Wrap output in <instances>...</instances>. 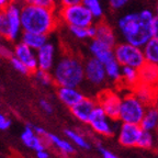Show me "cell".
Listing matches in <instances>:
<instances>
[{"label": "cell", "mask_w": 158, "mask_h": 158, "mask_svg": "<svg viewBox=\"0 0 158 158\" xmlns=\"http://www.w3.org/2000/svg\"><path fill=\"white\" fill-rule=\"evenodd\" d=\"M155 12L151 9H142L137 12H127L116 20V34L122 42L143 47L152 39V21Z\"/></svg>", "instance_id": "cell-1"}, {"label": "cell", "mask_w": 158, "mask_h": 158, "mask_svg": "<svg viewBox=\"0 0 158 158\" xmlns=\"http://www.w3.org/2000/svg\"><path fill=\"white\" fill-rule=\"evenodd\" d=\"M20 17L22 31L40 33L47 36L56 29L59 22L57 9L27 3L21 5Z\"/></svg>", "instance_id": "cell-2"}, {"label": "cell", "mask_w": 158, "mask_h": 158, "mask_svg": "<svg viewBox=\"0 0 158 158\" xmlns=\"http://www.w3.org/2000/svg\"><path fill=\"white\" fill-rule=\"evenodd\" d=\"M54 84L65 87H80L85 81L84 60L74 54H65L52 68Z\"/></svg>", "instance_id": "cell-3"}, {"label": "cell", "mask_w": 158, "mask_h": 158, "mask_svg": "<svg viewBox=\"0 0 158 158\" xmlns=\"http://www.w3.org/2000/svg\"><path fill=\"white\" fill-rule=\"evenodd\" d=\"M57 15L59 21L64 22L67 27L74 25V27H88L89 25L94 23V15L81 2L59 7V9L57 10Z\"/></svg>", "instance_id": "cell-4"}, {"label": "cell", "mask_w": 158, "mask_h": 158, "mask_svg": "<svg viewBox=\"0 0 158 158\" xmlns=\"http://www.w3.org/2000/svg\"><path fill=\"white\" fill-rule=\"evenodd\" d=\"M145 110L146 106L134 96L133 92L126 94L121 99L118 121L121 123L139 124Z\"/></svg>", "instance_id": "cell-5"}, {"label": "cell", "mask_w": 158, "mask_h": 158, "mask_svg": "<svg viewBox=\"0 0 158 158\" xmlns=\"http://www.w3.org/2000/svg\"><path fill=\"white\" fill-rule=\"evenodd\" d=\"M114 58L121 66H131L139 69L145 64L142 47L134 46L126 42H118L113 47Z\"/></svg>", "instance_id": "cell-6"}, {"label": "cell", "mask_w": 158, "mask_h": 158, "mask_svg": "<svg viewBox=\"0 0 158 158\" xmlns=\"http://www.w3.org/2000/svg\"><path fill=\"white\" fill-rule=\"evenodd\" d=\"M118 122V121H113L111 118H109L101 106L97 103L90 115L88 124L97 134L110 137V136H113L118 131V126H116Z\"/></svg>", "instance_id": "cell-7"}, {"label": "cell", "mask_w": 158, "mask_h": 158, "mask_svg": "<svg viewBox=\"0 0 158 158\" xmlns=\"http://www.w3.org/2000/svg\"><path fill=\"white\" fill-rule=\"evenodd\" d=\"M84 74L85 81L94 88H100L108 81L104 65L92 56L84 62Z\"/></svg>", "instance_id": "cell-8"}, {"label": "cell", "mask_w": 158, "mask_h": 158, "mask_svg": "<svg viewBox=\"0 0 158 158\" xmlns=\"http://www.w3.org/2000/svg\"><path fill=\"white\" fill-rule=\"evenodd\" d=\"M122 97L116 91L110 89H103L99 92L97 102L102 108L106 115L113 121H118Z\"/></svg>", "instance_id": "cell-9"}, {"label": "cell", "mask_w": 158, "mask_h": 158, "mask_svg": "<svg viewBox=\"0 0 158 158\" xmlns=\"http://www.w3.org/2000/svg\"><path fill=\"white\" fill-rule=\"evenodd\" d=\"M5 12L7 15L8 23H9V41H15L20 34L22 33V27H21V6L18 2H10L5 8Z\"/></svg>", "instance_id": "cell-10"}, {"label": "cell", "mask_w": 158, "mask_h": 158, "mask_svg": "<svg viewBox=\"0 0 158 158\" xmlns=\"http://www.w3.org/2000/svg\"><path fill=\"white\" fill-rule=\"evenodd\" d=\"M142 128L138 124L121 123L118 127V142L124 147H135Z\"/></svg>", "instance_id": "cell-11"}, {"label": "cell", "mask_w": 158, "mask_h": 158, "mask_svg": "<svg viewBox=\"0 0 158 158\" xmlns=\"http://www.w3.org/2000/svg\"><path fill=\"white\" fill-rule=\"evenodd\" d=\"M36 52L37 68L51 72L55 64V46L53 43L47 41Z\"/></svg>", "instance_id": "cell-12"}, {"label": "cell", "mask_w": 158, "mask_h": 158, "mask_svg": "<svg viewBox=\"0 0 158 158\" xmlns=\"http://www.w3.org/2000/svg\"><path fill=\"white\" fill-rule=\"evenodd\" d=\"M13 56L17 57L19 60L23 63L30 73L32 74L35 69H37V60H36V52L34 49L30 48L22 42H19L15 44L13 48Z\"/></svg>", "instance_id": "cell-13"}, {"label": "cell", "mask_w": 158, "mask_h": 158, "mask_svg": "<svg viewBox=\"0 0 158 158\" xmlns=\"http://www.w3.org/2000/svg\"><path fill=\"white\" fill-rule=\"evenodd\" d=\"M97 103L98 102L94 98L85 96L82 100H80L78 103H76L74 106L70 108V112H72L73 116H75L78 121L88 124L90 115H91Z\"/></svg>", "instance_id": "cell-14"}, {"label": "cell", "mask_w": 158, "mask_h": 158, "mask_svg": "<svg viewBox=\"0 0 158 158\" xmlns=\"http://www.w3.org/2000/svg\"><path fill=\"white\" fill-rule=\"evenodd\" d=\"M88 49L89 53L91 54V56L98 59L99 62H101L102 64H106L108 62L114 59L113 47L104 44V43H102L101 41H99L97 39L90 40Z\"/></svg>", "instance_id": "cell-15"}, {"label": "cell", "mask_w": 158, "mask_h": 158, "mask_svg": "<svg viewBox=\"0 0 158 158\" xmlns=\"http://www.w3.org/2000/svg\"><path fill=\"white\" fill-rule=\"evenodd\" d=\"M94 39L101 41L102 43L114 47V45L118 42V37L115 30L103 20H99V22L96 23V36Z\"/></svg>", "instance_id": "cell-16"}, {"label": "cell", "mask_w": 158, "mask_h": 158, "mask_svg": "<svg viewBox=\"0 0 158 158\" xmlns=\"http://www.w3.org/2000/svg\"><path fill=\"white\" fill-rule=\"evenodd\" d=\"M57 97L62 103H64L67 108H72L85 97L84 92L80 91L76 87H65L59 86L57 88Z\"/></svg>", "instance_id": "cell-17"}, {"label": "cell", "mask_w": 158, "mask_h": 158, "mask_svg": "<svg viewBox=\"0 0 158 158\" xmlns=\"http://www.w3.org/2000/svg\"><path fill=\"white\" fill-rule=\"evenodd\" d=\"M33 124L27 123L24 127V131L21 134V141L27 147L31 148L34 152H37L40 149L45 148V139L42 136L37 135L32 127Z\"/></svg>", "instance_id": "cell-18"}, {"label": "cell", "mask_w": 158, "mask_h": 158, "mask_svg": "<svg viewBox=\"0 0 158 158\" xmlns=\"http://www.w3.org/2000/svg\"><path fill=\"white\" fill-rule=\"evenodd\" d=\"M133 94L136 98L142 101L146 106H154L156 102V99H157V90L158 88H154L152 86H148V85H144L138 82L133 89Z\"/></svg>", "instance_id": "cell-19"}, {"label": "cell", "mask_w": 158, "mask_h": 158, "mask_svg": "<svg viewBox=\"0 0 158 158\" xmlns=\"http://www.w3.org/2000/svg\"><path fill=\"white\" fill-rule=\"evenodd\" d=\"M138 79L141 84L158 88V65L145 63L138 69Z\"/></svg>", "instance_id": "cell-20"}, {"label": "cell", "mask_w": 158, "mask_h": 158, "mask_svg": "<svg viewBox=\"0 0 158 158\" xmlns=\"http://www.w3.org/2000/svg\"><path fill=\"white\" fill-rule=\"evenodd\" d=\"M138 125L141 126L143 131L155 132L157 131L158 125V108L157 106H146L145 113L143 118L141 120Z\"/></svg>", "instance_id": "cell-21"}, {"label": "cell", "mask_w": 158, "mask_h": 158, "mask_svg": "<svg viewBox=\"0 0 158 158\" xmlns=\"http://www.w3.org/2000/svg\"><path fill=\"white\" fill-rule=\"evenodd\" d=\"M48 40L47 35L40 34V33H33V32H24L22 31L21 33V42L29 46L30 48L37 51L41 46L45 44Z\"/></svg>", "instance_id": "cell-22"}, {"label": "cell", "mask_w": 158, "mask_h": 158, "mask_svg": "<svg viewBox=\"0 0 158 158\" xmlns=\"http://www.w3.org/2000/svg\"><path fill=\"white\" fill-rule=\"evenodd\" d=\"M45 138H47V142H48V143L54 145L58 151H60L63 154H65V155H72V154L75 153V146L69 141L63 139V138H60L59 136L55 135V134H52V133H46Z\"/></svg>", "instance_id": "cell-23"}, {"label": "cell", "mask_w": 158, "mask_h": 158, "mask_svg": "<svg viewBox=\"0 0 158 158\" xmlns=\"http://www.w3.org/2000/svg\"><path fill=\"white\" fill-rule=\"evenodd\" d=\"M138 69L131 66H122L121 84L128 89H133L138 84Z\"/></svg>", "instance_id": "cell-24"}, {"label": "cell", "mask_w": 158, "mask_h": 158, "mask_svg": "<svg viewBox=\"0 0 158 158\" xmlns=\"http://www.w3.org/2000/svg\"><path fill=\"white\" fill-rule=\"evenodd\" d=\"M142 51L146 63L158 65V40L149 39L142 47Z\"/></svg>", "instance_id": "cell-25"}, {"label": "cell", "mask_w": 158, "mask_h": 158, "mask_svg": "<svg viewBox=\"0 0 158 158\" xmlns=\"http://www.w3.org/2000/svg\"><path fill=\"white\" fill-rule=\"evenodd\" d=\"M104 65L106 78L113 84H120L121 82V70L122 66L116 62V59H112Z\"/></svg>", "instance_id": "cell-26"}, {"label": "cell", "mask_w": 158, "mask_h": 158, "mask_svg": "<svg viewBox=\"0 0 158 158\" xmlns=\"http://www.w3.org/2000/svg\"><path fill=\"white\" fill-rule=\"evenodd\" d=\"M81 3L90 11L94 20H102L104 15V8L101 0H81Z\"/></svg>", "instance_id": "cell-27"}, {"label": "cell", "mask_w": 158, "mask_h": 158, "mask_svg": "<svg viewBox=\"0 0 158 158\" xmlns=\"http://www.w3.org/2000/svg\"><path fill=\"white\" fill-rule=\"evenodd\" d=\"M65 135L68 137L69 142L73 144L74 146H77V147L81 148V149H90L91 145L87 141L86 138L79 134L78 132L74 131V130H65Z\"/></svg>", "instance_id": "cell-28"}, {"label": "cell", "mask_w": 158, "mask_h": 158, "mask_svg": "<svg viewBox=\"0 0 158 158\" xmlns=\"http://www.w3.org/2000/svg\"><path fill=\"white\" fill-rule=\"evenodd\" d=\"M156 143H157V141H156V136H155V134H154V132L143 131V130H142L136 147L149 149V148L154 147Z\"/></svg>", "instance_id": "cell-29"}, {"label": "cell", "mask_w": 158, "mask_h": 158, "mask_svg": "<svg viewBox=\"0 0 158 158\" xmlns=\"http://www.w3.org/2000/svg\"><path fill=\"white\" fill-rule=\"evenodd\" d=\"M32 74L34 75V78L37 81V84H40L41 86L48 87L52 84H54L52 74H51L49 72H46V70H42V69L37 68V69H35Z\"/></svg>", "instance_id": "cell-30"}, {"label": "cell", "mask_w": 158, "mask_h": 158, "mask_svg": "<svg viewBox=\"0 0 158 158\" xmlns=\"http://www.w3.org/2000/svg\"><path fill=\"white\" fill-rule=\"evenodd\" d=\"M68 31L72 34V36H74L76 40L79 41H85L88 40V32H87V27H74V25H68Z\"/></svg>", "instance_id": "cell-31"}, {"label": "cell", "mask_w": 158, "mask_h": 158, "mask_svg": "<svg viewBox=\"0 0 158 158\" xmlns=\"http://www.w3.org/2000/svg\"><path fill=\"white\" fill-rule=\"evenodd\" d=\"M0 36L7 40L9 37V23L5 10H0Z\"/></svg>", "instance_id": "cell-32"}, {"label": "cell", "mask_w": 158, "mask_h": 158, "mask_svg": "<svg viewBox=\"0 0 158 158\" xmlns=\"http://www.w3.org/2000/svg\"><path fill=\"white\" fill-rule=\"evenodd\" d=\"M23 3H27V5H34L40 6V7H45V8H52V9H57L58 5H57V0H22Z\"/></svg>", "instance_id": "cell-33"}, {"label": "cell", "mask_w": 158, "mask_h": 158, "mask_svg": "<svg viewBox=\"0 0 158 158\" xmlns=\"http://www.w3.org/2000/svg\"><path fill=\"white\" fill-rule=\"evenodd\" d=\"M10 63H11V65H12L13 68H15L18 73H20V74H22V75H30L31 74L30 70L27 69V67L25 66L21 60H19L17 57H15V56L10 57Z\"/></svg>", "instance_id": "cell-34"}, {"label": "cell", "mask_w": 158, "mask_h": 158, "mask_svg": "<svg viewBox=\"0 0 158 158\" xmlns=\"http://www.w3.org/2000/svg\"><path fill=\"white\" fill-rule=\"evenodd\" d=\"M131 0H108L109 7L111 8L113 11H118V10L123 9Z\"/></svg>", "instance_id": "cell-35"}, {"label": "cell", "mask_w": 158, "mask_h": 158, "mask_svg": "<svg viewBox=\"0 0 158 158\" xmlns=\"http://www.w3.org/2000/svg\"><path fill=\"white\" fill-rule=\"evenodd\" d=\"M40 108L42 109L43 111L47 114H52L53 111H54L52 103H51L48 100H46V99H42V100H40Z\"/></svg>", "instance_id": "cell-36"}, {"label": "cell", "mask_w": 158, "mask_h": 158, "mask_svg": "<svg viewBox=\"0 0 158 158\" xmlns=\"http://www.w3.org/2000/svg\"><path fill=\"white\" fill-rule=\"evenodd\" d=\"M98 152L100 153V155L102 156V158H118V156L114 153H112L110 149H108V148L103 147V146H101V145L98 146Z\"/></svg>", "instance_id": "cell-37"}, {"label": "cell", "mask_w": 158, "mask_h": 158, "mask_svg": "<svg viewBox=\"0 0 158 158\" xmlns=\"http://www.w3.org/2000/svg\"><path fill=\"white\" fill-rule=\"evenodd\" d=\"M151 30H152V37L158 40V15H156V13L153 21H152Z\"/></svg>", "instance_id": "cell-38"}, {"label": "cell", "mask_w": 158, "mask_h": 158, "mask_svg": "<svg viewBox=\"0 0 158 158\" xmlns=\"http://www.w3.org/2000/svg\"><path fill=\"white\" fill-rule=\"evenodd\" d=\"M11 125V121L3 113H0V131H6Z\"/></svg>", "instance_id": "cell-39"}, {"label": "cell", "mask_w": 158, "mask_h": 158, "mask_svg": "<svg viewBox=\"0 0 158 158\" xmlns=\"http://www.w3.org/2000/svg\"><path fill=\"white\" fill-rule=\"evenodd\" d=\"M81 0H57L58 7H65V6H72L76 3H80Z\"/></svg>", "instance_id": "cell-40"}, {"label": "cell", "mask_w": 158, "mask_h": 158, "mask_svg": "<svg viewBox=\"0 0 158 158\" xmlns=\"http://www.w3.org/2000/svg\"><path fill=\"white\" fill-rule=\"evenodd\" d=\"M87 32H88V37L90 40L91 39H94V36H96V22L94 23V24L89 25L88 27H87Z\"/></svg>", "instance_id": "cell-41"}, {"label": "cell", "mask_w": 158, "mask_h": 158, "mask_svg": "<svg viewBox=\"0 0 158 158\" xmlns=\"http://www.w3.org/2000/svg\"><path fill=\"white\" fill-rule=\"evenodd\" d=\"M32 127H33V131H34L37 135L42 136V137H45V135H46V131H45L44 128L40 127V126H36V125H32Z\"/></svg>", "instance_id": "cell-42"}, {"label": "cell", "mask_w": 158, "mask_h": 158, "mask_svg": "<svg viewBox=\"0 0 158 158\" xmlns=\"http://www.w3.org/2000/svg\"><path fill=\"white\" fill-rule=\"evenodd\" d=\"M36 158H49V154L46 151V148L44 149H40L36 152Z\"/></svg>", "instance_id": "cell-43"}, {"label": "cell", "mask_w": 158, "mask_h": 158, "mask_svg": "<svg viewBox=\"0 0 158 158\" xmlns=\"http://www.w3.org/2000/svg\"><path fill=\"white\" fill-rule=\"evenodd\" d=\"M10 2V0H0V10H3Z\"/></svg>", "instance_id": "cell-44"}, {"label": "cell", "mask_w": 158, "mask_h": 158, "mask_svg": "<svg viewBox=\"0 0 158 158\" xmlns=\"http://www.w3.org/2000/svg\"><path fill=\"white\" fill-rule=\"evenodd\" d=\"M155 13L158 15V0H156V5H155Z\"/></svg>", "instance_id": "cell-45"}, {"label": "cell", "mask_w": 158, "mask_h": 158, "mask_svg": "<svg viewBox=\"0 0 158 158\" xmlns=\"http://www.w3.org/2000/svg\"><path fill=\"white\" fill-rule=\"evenodd\" d=\"M10 1H11V2H19L20 0H10Z\"/></svg>", "instance_id": "cell-46"}, {"label": "cell", "mask_w": 158, "mask_h": 158, "mask_svg": "<svg viewBox=\"0 0 158 158\" xmlns=\"http://www.w3.org/2000/svg\"><path fill=\"white\" fill-rule=\"evenodd\" d=\"M157 108H158V106H157ZM157 131H158V125H157Z\"/></svg>", "instance_id": "cell-47"}, {"label": "cell", "mask_w": 158, "mask_h": 158, "mask_svg": "<svg viewBox=\"0 0 158 158\" xmlns=\"http://www.w3.org/2000/svg\"><path fill=\"white\" fill-rule=\"evenodd\" d=\"M157 144H158V141H157Z\"/></svg>", "instance_id": "cell-48"}]
</instances>
